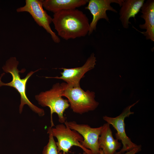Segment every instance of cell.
Masks as SVG:
<instances>
[{
  "mask_svg": "<svg viewBox=\"0 0 154 154\" xmlns=\"http://www.w3.org/2000/svg\"><path fill=\"white\" fill-rule=\"evenodd\" d=\"M71 129L78 132L83 137L81 143L85 148L90 150L93 154H100L98 139L102 129V126L93 128L89 125L77 123L74 121L67 122Z\"/></svg>",
  "mask_w": 154,
  "mask_h": 154,
  "instance_id": "8",
  "label": "cell"
},
{
  "mask_svg": "<svg viewBox=\"0 0 154 154\" xmlns=\"http://www.w3.org/2000/svg\"><path fill=\"white\" fill-rule=\"evenodd\" d=\"M63 89L62 96L68 99L70 108L74 112L82 114L95 110L99 105L95 99V93L87 90L85 91L80 86H68L62 83Z\"/></svg>",
  "mask_w": 154,
  "mask_h": 154,
  "instance_id": "4",
  "label": "cell"
},
{
  "mask_svg": "<svg viewBox=\"0 0 154 154\" xmlns=\"http://www.w3.org/2000/svg\"><path fill=\"white\" fill-rule=\"evenodd\" d=\"M123 0H90L85 9L90 11L93 16V19L90 24L89 30L88 34L90 35L96 28L99 20L101 19H105L109 22V19L106 14L107 11L116 13L117 11L111 5L112 3L118 4L121 7Z\"/></svg>",
  "mask_w": 154,
  "mask_h": 154,
  "instance_id": "9",
  "label": "cell"
},
{
  "mask_svg": "<svg viewBox=\"0 0 154 154\" xmlns=\"http://www.w3.org/2000/svg\"><path fill=\"white\" fill-rule=\"evenodd\" d=\"M144 0H124L119 10L120 20L123 27L128 29L131 23L129 19L133 17L135 20V16L140 11L144 3Z\"/></svg>",
  "mask_w": 154,
  "mask_h": 154,
  "instance_id": "13",
  "label": "cell"
},
{
  "mask_svg": "<svg viewBox=\"0 0 154 154\" xmlns=\"http://www.w3.org/2000/svg\"><path fill=\"white\" fill-rule=\"evenodd\" d=\"M139 100L126 107L122 112L118 116L111 117L105 116L103 118L107 123L111 125L116 131L115 134L116 139L121 140L123 147L119 152V153H123L137 147V145L133 143L127 135L125 131L124 119L125 118L134 112L130 111L131 108L137 104Z\"/></svg>",
  "mask_w": 154,
  "mask_h": 154,
  "instance_id": "7",
  "label": "cell"
},
{
  "mask_svg": "<svg viewBox=\"0 0 154 154\" xmlns=\"http://www.w3.org/2000/svg\"><path fill=\"white\" fill-rule=\"evenodd\" d=\"M102 127L98 139L99 148L104 154H114L117 150L120 149L121 143L118 140L114 138L109 123H105Z\"/></svg>",
  "mask_w": 154,
  "mask_h": 154,
  "instance_id": "12",
  "label": "cell"
},
{
  "mask_svg": "<svg viewBox=\"0 0 154 154\" xmlns=\"http://www.w3.org/2000/svg\"><path fill=\"white\" fill-rule=\"evenodd\" d=\"M63 89L62 83L60 84L57 83L54 84L49 90L41 92L35 96V98L40 105L49 108L51 127L54 126L52 119L53 113L58 115V121L60 123H64L66 121L64 114L70 106V104L67 100L62 97Z\"/></svg>",
  "mask_w": 154,
  "mask_h": 154,
  "instance_id": "3",
  "label": "cell"
},
{
  "mask_svg": "<svg viewBox=\"0 0 154 154\" xmlns=\"http://www.w3.org/2000/svg\"><path fill=\"white\" fill-rule=\"evenodd\" d=\"M51 127H50L48 129L47 133L49 134L48 142L43 148L42 154H58L56 142L51 132Z\"/></svg>",
  "mask_w": 154,
  "mask_h": 154,
  "instance_id": "15",
  "label": "cell"
},
{
  "mask_svg": "<svg viewBox=\"0 0 154 154\" xmlns=\"http://www.w3.org/2000/svg\"><path fill=\"white\" fill-rule=\"evenodd\" d=\"M141 17L145 21L144 24H140L139 28L146 30L140 32L147 40L154 41V1L148 0L144 2L141 9Z\"/></svg>",
  "mask_w": 154,
  "mask_h": 154,
  "instance_id": "11",
  "label": "cell"
},
{
  "mask_svg": "<svg viewBox=\"0 0 154 154\" xmlns=\"http://www.w3.org/2000/svg\"><path fill=\"white\" fill-rule=\"evenodd\" d=\"M43 0H26L25 5L17 8L18 13L27 12L32 16L36 23L42 27L51 36L53 41L59 43L60 39L52 30L50 24L52 22V18L43 8Z\"/></svg>",
  "mask_w": 154,
  "mask_h": 154,
  "instance_id": "6",
  "label": "cell"
},
{
  "mask_svg": "<svg viewBox=\"0 0 154 154\" xmlns=\"http://www.w3.org/2000/svg\"><path fill=\"white\" fill-rule=\"evenodd\" d=\"M96 61L94 53L91 54L85 64L82 66L73 68H62L63 71L60 72V77H46V78H54L62 80L66 82L69 87H76L80 86V80L84 77L85 74L95 67Z\"/></svg>",
  "mask_w": 154,
  "mask_h": 154,
  "instance_id": "10",
  "label": "cell"
},
{
  "mask_svg": "<svg viewBox=\"0 0 154 154\" xmlns=\"http://www.w3.org/2000/svg\"><path fill=\"white\" fill-rule=\"evenodd\" d=\"M141 145H138L135 148L129 151L126 152V153H119L118 152H116L114 154H136L141 150Z\"/></svg>",
  "mask_w": 154,
  "mask_h": 154,
  "instance_id": "16",
  "label": "cell"
},
{
  "mask_svg": "<svg viewBox=\"0 0 154 154\" xmlns=\"http://www.w3.org/2000/svg\"><path fill=\"white\" fill-rule=\"evenodd\" d=\"M88 0H43V7L54 13L63 10L75 9L85 5Z\"/></svg>",
  "mask_w": 154,
  "mask_h": 154,
  "instance_id": "14",
  "label": "cell"
},
{
  "mask_svg": "<svg viewBox=\"0 0 154 154\" xmlns=\"http://www.w3.org/2000/svg\"><path fill=\"white\" fill-rule=\"evenodd\" d=\"M100 154H104L101 149H100Z\"/></svg>",
  "mask_w": 154,
  "mask_h": 154,
  "instance_id": "17",
  "label": "cell"
},
{
  "mask_svg": "<svg viewBox=\"0 0 154 154\" xmlns=\"http://www.w3.org/2000/svg\"><path fill=\"white\" fill-rule=\"evenodd\" d=\"M66 120L64 124H58L55 127L51 128L52 135L57 139L56 144L58 152L67 153L72 147L76 146L82 149L86 154H93L90 150L82 145L83 137L77 131L70 128Z\"/></svg>",
  "mask_w": 154,
  "mask_h": 154,
  "instance_id": "5",
  "label": "cell"
},
{
  "mask_svg": "<svg viewBox=\"0 0 154 154\" xmlns=\"http://www.w3.org/2000/svg\"><path fill=\"white\" fill-rule=\"evenodd\" d=\"M58 154H66V153H63L62 152H59ZM79 154H81L80 153ZM83 154H86L85 153H84Z\"/></svg>",
  "mask_w": 154,
  "mask_h": 154,
  "instance_id": "18",
  "label": "cell"
},
{
  "mask_svg": "<svg viewBox=\"0 0 154 154\" xmlns=\"http://www.w3.org/2000/svg\"><path fill=\"white\" fill-rule=\"evenodd\" d=\"M52 22L58 35L66 40L84 37L89 30L88 18L77 9L63 10L54 13Z\"/></svg>",
  "mask_w": 154,
  "mask_h": 154,
  "instance_id": "1",
  "label": "cell"
},
{
  "mask_svg": "<svg viewBox=\"0 0 154 154\" xmlns=\"http://www.w3.org/2000/svg\"><path fill=\"white\" fill-rule=\"evenodd\" d=\"M19 64V61L15 57H11L6 61L5 64L2 68V69L5 72L11 74L12 80L11 82L8 83L3 82L1 78L5 73H2L0 76V87L5 86L12 87L15 89L19 93L21 96V103L19 106V112L20 114L22 112L24 106L26 104L39 116H43L45 114L44 110L32 104L29 100L26 94L27 83L28 80L34 73L38 70L30 72L24 78L21 79L19 73L20 72H22L24 69L20 71L17 68Z\"/></svg>",
  "mask_w": 154,
  "mask_h": 154,
  "instance_id": "2",
  "label": "cell"
}]
</instances>
